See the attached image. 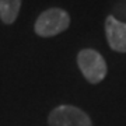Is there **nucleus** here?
Segmentation results:
<instances>
[{
  "mask_svg": "<svg viewBox=\"0 0 126 126\" xmlns=\"http://www.w3.org/2000/svg\"><path fill=\"white\" fill-rule=\"evenodd\" d=\"M105 34L111 49L126 53V23L115 16H108L105 20Z\"/></svg>",
  "mask_w": 126,
  "mask_h": 126,
  "instance_id": "nucleus-4",
  "label": "nucleus"
},
{
  "mask_svg": "<svg viewBox=\"0 0 126 126\" xmlns=\"http://www.w3.org/2000/svg\"><path fill=\"white\" fill-rule=\"evenodd\" d=\"M21 9V0H0V18L4 24H13Z\"/></svg>",
  "mask_w": 126,
  "mask_h": 126,
  "instance_id": "nucleus-5",
  "label": "nucleus"
},
{
  "mask_svg": "<svg viewBox=\"0 0 126 126\" xmlns=\"http://www.w3.org/2000/svg\"><path fill=\"white\" fill-rule=\"evenodd\" d=\"M50 126H93L90 116L73 105H59L50 112Z\"/></svg>",
  "mask_w": 126,
  "mask_h": 126,
  "instance_id": "nucleus-3",
  "label": "nucleus"
},
{
  "mask_svg": "<svg viewBox=\"0 0 126 126\" xmlns=\"http://www.w3.org/2000/svg\"><path fill=\"white\" fill-rule=\"evenodd\" d=\"M70 25V16L67 11L58 7L45 10L44 13L36 18L34 30L36 35L48 38V36H55L60 32L66 31Z\"/></svg>",
  "mask_w": 126,
  "mask_h": 126,
  "instance_id": "nucleus-1",
  "label": "nucleus"
},
{
  "mask_svg": "<svg viewBox=\"0 0 126 126\" xmlns=\"http://www.w3.org/2000/svg\"><path fill=\"white\" fill-rule=\"evenodd\" d=\"M77 64L86 80L91 84H98L105 79L108 66L102 55L94 49H83L77 55Z\"/></svg>",
  "mask_w": 126,
  "mask_h": 126,
  "instance_id": "nucleus-2",
  "label": "nucleus"
}]
</instances>
